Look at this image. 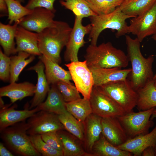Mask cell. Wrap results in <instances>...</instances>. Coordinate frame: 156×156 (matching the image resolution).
<instances>
[{
    "instance_id": "1",
    "label": "cell",
    "mask_w": 156,
    "mask_h": 156,
    "mask_svg": "<svg viewBox=\"0 0 156 156\" xmlns=\"http://www.w3.org/2000/svg\"><path fill=\"white\" fill-rule=\"evenodd\" d=\"M72 29L66 22L55 21L51 26L38 33V48L41 55L60 64L61 52L67 43Z\"/></svg>"
},
{
    "instance_id": "2",
    "label": "cell",
    "mask_w": 156,
    "mask_h": 156,
    "mask_svg": "<svg viewBox=\"0 0 156 156\" xmlns=\"http://www.w3.org/2000/svg\"><path fill=\"white\" fill-rule=\"evenodd\" d=\"M127 56L131 65L129 80L133 89L137 91L143 87L149 80L153 79L152 69L154 56L151 55L145 58L140 49V43L137 38L125 36Z\"/></svg>"
},
{
    "instance_id": "3",
    "label": "cell",
    "mask_w": 156,
    "mask_h": 156,
    "mask_svg": "<svg viewBox=\"0 0 156 156\" xmlns=\"http://www.w3.org/2000/svg\"><path fill=\"white\" fill-rule=\"evenodd\" d=\"M84 58L89 68H122L127 67L129 62L124 52L114 47L109 42L98 46L89 45Z\"/></svg>"
},
{
    "instance_id": "4",
    "label": "cell",
    "mask_w": 156,
    "mask_h": 156,
    "mask_svg": "<svg viewBox=\"0 0 156 156\" xmlns=\"http://www.w3.org/2000/svg\"><path fill=\"white\" fill-rule=\"evenodd\" d=\"M133 17L124 13L119 6L110 13L89 17L92 26L88 37L90 44L96 45L101 33L107 29L116 30V36L117 38L128 33V25L126 20Z\"/></svg>"
},
{
    "instance_id": "5",
    "label": "cell",
    "mask_w": 156,
    "mask_h": 156,
    "mask_svg": "<svg viewBox=\"0 0 156 156\" xmlns=\"http://www.w3.org/2000/svg\"><path fill=\"white\" fill-rule=\"evenodd\" d=\"M25 120L10 126L0 131L5 146L15 153L23 156H40L33 146L27 131Z\"/></svg>"
},
{
    "instance_id": "6",
    "label": "cell",
    "mask_w": 156,
    "mask_h": 156,
    "mask_svg": "<svg viewBox=\"0 0 156 156\" xmlns=\"http://www.w3.org/2000/svg\"><path fill=\"white\" fill-rule=\"evenodd\" d=\"M98 87L117 102L126 113L133 111L136 106L138 96L127 79L111 82Z\"/></svg>"
},
{
    "instance_id": "7",
    "label": "cell",
    "mask_w": 156,
    "mask_h": 156,
    "mask_svg": "<svg viewBox=\"0 0 156 156\" xmlns=\"http://www.w3.org/2000/svg\"><path fill=\"white\" fill-rule=\"evenodd\" d=\"M155 108L136 112L132 111L117 117L128 139L149 133V129L154 125L150 118Z\"/></svg>"
},
{
    "instance_id": "8",
    "label": "cell",
    "mask_w": 156,
    "mask_h": 156,
    "mask_svg": "<svg viewBox=\"0 0 156 156\" xmlns=\"http://www.w3.org/2000/svg\"><path fill=\"white\" fill-rule=\"evenodd\" d=\"M89 100L92 113L101 118L118 117L126 113L117 102L98 87L93 86Z\"/></svg>"
},
{
    "instance_id": "9",
    "label": "cell",
    "mask_w": 156,
    "mask_h": 156,
    "mask_svg": "<svg viewBox=\"0 0 156 156\" xmlns=\"http://www.w3.org/2000/svg\"><path fill=\"white\" fill-rule=\"evenodd\" d=\"M27 132L29 135H40L65 129L58 115L40 110L28 118Z\"/></svg>"
},
{
    "instance_id": "10",
    "label": "cell",
    "mask_w": 156,
    "mask_h": 156,
    "mask_svg": "<svg viewBox=\"0 0 156 156\" xmlns=\"http://www.w3.org/2000/svg\"><path fill=\"white\" fill-rule=\"evenodd\" d=\"M65 65L68 68L78 91L83 98L89 99L94 81L92 73L86 61L71 62Z\"/></svg>"
},
{
    "instance_id": "11",
    "label": "cell",
    "mask_w": 156,
    "mask_h": 156,
    "mask_svg": "<svg viewBox=\"0 0 156 156\" xmlns=\"http://www.w3.org/2000/svg\"><path fill=\"white\" fill-rule=\"evenodd\" d=\"M128 32L135 35L140 42L147 37L156 34V2L147 12L131 19Z\"/></svg>"
},
{
    "instance_id": "12",
    "label": "cell",
    "mask_w": 156,
    "mask_h": 156,
    "mask_svg": "<svg viewBox=\"0 0 156 156\" xmlns=\"http://www.w3.org/2000/svg\"><path fill=\"white\" fill-rule=\"evenodd\" d=\"M83 18L75 16L74 26L66 46L64 58L66 62H75L78 60V53L79 49L83 47L86 42L85 36L89 34L92 28L90 24L86 26L82 24Z\"/></svg>"
},
{
    "instance_id": "13",
    "label": "cell",
    "mask_w": 156,
    "mask_h": 156,
    "mask_svg": "<svg viewBox=\"0 0 156 156\" xmlns=\"http://www.w3.org/2000/svg\"><path fill=\"white\" fill-rule=\"evenodd\" d=\"M55 16V13L50 10L43 8H36L32 10L31 13L22 18L19 25L39 33L53 24Z\"/></svg>"
},
{
    "instance_id": "14",
    "label": "cell",
    "mask_w": 156,
    "mask_h": 156,
    "mask_svg": "<svg viewBox=\"0 0 156 156\" xmlns=\"http://www.w3.org/2000/svg\"><path fill=\"white\" fill-rule=\"evenodd\" d=\"M12 103L5 105L0 110V131L5 129L19 122L25 120L40 110L38 106L31 109L27 105L23 110L15 109L17 105Z\"/></svg>"
},
{
    "instance_id": "15",
    "label": "cell",
    "mask_w": 156,
    "mask_h": 156,
    "mask_svg": "<svg viewBox=\"0 0 156 156\" xmlns=\"http://www.w3.org/2000/svg\"><path fill=\"white\" fill-rule=\"evenodd\" d=\"M102 134L111 143L117 146L128 139L127 133L117 117L102 118Z\"/></svg>"
},
{
    "instance_id": "16",
    "label": "cell",
    "mask_w": 156,
    "mask_h": 156,
    "mask_svg": "<svg viewBox=\"0 0 156 156\" xmlns=\"http://www.w3.org/2000/svg\"><path fill=\"white\" fill-rule=\"evenodd\" d=\"M38 33L28 30L19 25L15 36L17 53L23 51L31 55H41L38 48Z\"/></svg>"
},
{
    "instance_id": "17",
    "label": "cell",
    "mask_w": 156,
    "mask_h": 156,
    "mask_svg": "<svg viewBox=\"0 0 156 156\" xmlns=\"http://www.w3.org/2000/svg\"><path fill=\"white\" fill-rule=\"evenodd\" d=\"M156 143V125L150 132L128 139L123 144L116 146L134 156H140L145 149L149 146L154 147Z\"/></svg>"
},
{
    "instance_id": "18",
    "label": "cell",
    "mask_w": 156,
    "mask_h": 156,
    "mask_svg": "<svg viewBox=\"0 0 156 156\" xmlns=\"http://www.w3.org/2000/svg\"><path fill=\"white\" fill-rule=\"evenodd\" d=\"M94 81V86L98 87L111 82L127 79L131 71V68H89Z\"/></svg>"
},
{
    "instance_id": "19",
    "label": "cell",
    "mask_w": 156,
    "mask_h": 156,
    "mask_svg": "<svg viewBox=\"0 0 156 156\" xmlns=\"http://www.w3.org/2000/svg\"><path fill=\"white\" fill-rule=\"evenodd\" d=\"M28 70L35 71L37 75L35 92L30 102V104L29 106V108L31 109L44 101L50 87L45 74L44 65L41 60H39L35 65L30 67Z\"/></svg>"
},
{
    "instance_id": "20",
    "label": "cell",
    "mask_w": 156,
    "mask_h": 156,
    "mask_svg": "<svg viewBox=\"0 0 156 156\" xmlns=\"http://www.w3.org/2000/svg\"><path fill=\"white\" fill-rule=\"evenodd\" d=\"M36 86L30 82L25 81L20 83H10L0 88V97H7L13 104L17 101L34 95Z\"/></svg>"
},
{
    "instance_id": "21",
    "label": "cell",
    "mask_w": 156,
    "mask_h": 156,
    "mask_svg": "<svg viewBox=\"0 0 156 156\" xmlns=\"http://www.w3.org/2000/svg\"><path fill=\"white\" fill-rule=\"evenodd\" d=\"M39 58L44 65L45 74L49 85L56 84L60 81L73 84L70 81L72 79L69 70H65L59 64L42 55L39 56Z\"/></svg>"
},
{
    "instance_id": "22",
    "label": "cell",
    "mask_w": 156,
    "mask_h": 156,
    "mask_svg": "<svg viewBox=\"0 0 156 156\" xmlns=\"http://www.w3.org/2000/svg\"><path fill=\"white\" fill-rule=\"evenodd\" d=\"M101 119V117L92 113L83 123L84 140L86 148L90 151H92L94 145L102 133Z\"/></svg>"
},
{
    "instance_id": "23",
    "label": "cell",
    "mask_w": 156,
    "mask_h": 156,
    "mask_svg": "<svg viewBox=\"0 0 156 156\" xmlns=\"http://www.w3.org/2000/svg\"><path fill=\"white\" fill-rule=\"evenodd\" d=\"M66 103L56 84H53L51 85L45 101L38 106L40 111H46L59 115L67 111Z\"/></svg>"
},
{
    "instance_id": "24",
    "label": "cell",
    "mask_w": 156,
    "mask_h": 156,
    "mask_svg": "<svg viewBox=\"0 0 156 156\" xmlns=\"http://www.w3.org/2000/svg\"><path fill=\"white\" fill-rule=\"evenodd\" d=\"M21 19L14 22L12 25L0 23V44L3 53L8 56L17 53L14 39L17 28Z\"/></svg>"
},
{
    "instance_id": "25",
    "label": "cell",
    "mask_w": 156,
    "mask_h": 156,
    "mask_svg": "<svg viewBox=\"0 0 156 156\" xmlns=\"http://www.w3.org/2000/svg\"><path fill=\"white\" fill-rule=\"evenodd\" d=\"M154 83L153 79L150 80L136 91L138 98L136 106L139 111L156 107V89Z\"/></svg>"
},
{
    "instance_id": "26",
    "label": "cell",
    "mask_w": 156,
    "mask_h": 156,
    "mask_svg": "<svg viewBox=\"0 0 156 156\" xmlns=\"http://www.w3.org/2000/svg\"><path fill=\"white\" fill-rule=\"evenodd\" d=\"M91 153L94 156H131L133 154L121 150L109 142L101 133L94 145Z\"/></svg>"
},
{
    "instance_id": "27",
    "label": "cell",
    "mask_w": 156,
    "mask_h": 156,
    "mask_svg": "<svg viewBox=\"0 0 156 156\" xmlns=\"http://www.w3.org/2000/svg\"><path fill=\"white\" fill-rule=\"evenodd\" d=\"M61 142L63 156H90L85 152L73 137L64 130L57 131Z\"/></svg>"
},
{
    "instance_id": "28",
    "label": "cell",
    "mask_w": 156,
    "mask_h": 156,
    "mask_svg": "<svg viewBox=\"0 0 156 156\" xmlns=\"http://www.w3.org/2000/svg\"><path fill=\"white\" fill-rule=\"evenodd\" d=\"M35 55L27 53L21 51L18 54L13 55L10 58V82H16L23 69L35 59Z\"/></svg>"
},
{
    "instance_id": "29",
    "label": "cell",
    "mask_w": 156,
    "mask_h": 156,
    "mask_svg": "<svg viewBox=\"0 0 156 156\" xmlns=\"http://www.w3.org/2000/svg\"><path fill=\"white\" fill-rule=\"evenodd\" d=\"M66 106L67 111L83 124L92 113L89 99L83 98L66 102Z\"/></svg>"
},
{
    "instance_id": "30",
    "label": "cell",
    "mask_w": 156,
    "mask_h": 156,
    "mask_svg": "<svg viewBox=\"0 0 156 156\" xmlns=\"http://www.w3.org/2000/svg\"><path fill=\"white\" fill-rule=\"evenodd\" d=\"M156 2V0H128L119 7L124 13L134 17L147 12Z\"/></svg>"
},
{
    "instance_id": "31",
    "label": "cell",
    "mask_w": 156,
    "mask_h": 156,
    "mask_svg": "<svg viewBox=\"0 0 156 156\" xmlns=\"http://www.w3.org/2000/svg\"><path fill=\"white\" fill-rule=\"evenodd\" d=\"M58 116L65 129L80 140H84V129L82 123L67 111Z\"/></svg>"
},
{
    "instance_id": "32",
    "label": "cell",
    "mask_w": 156,
    "mask_h": 156,
    "mask_svg": "<svg viewBox=\"0 0 156 156\" xmlns=\"http://www.w3.org/2000/svg\"><path fill=\"white\" fill-rule=\"evenodd\" d=\"M125 0H85L97 15L106 14L114 11Z\"/></svg>"
},
{
    "instance_id": "33",
    "label": "cell",
    "mask_w": 156,
    "mask_h": 156,
    "mask_svg": "<svg viewBox=\"0 0 156 156\" xmlns=\"http://www.w3.org/2000/svg\"><path fill=\"white\" fill-rule=\"evenodd\" d=\"M60 3L65 8L71 11L75 16L83 18L96 15L85 0H63Z\"/></svg>"
},
{
    "instance_id": "34",
    "label": "cell",
    "mask_w": 156,
    "mask_h": 156,
    "mask_svg": "<svg viewBox=\"0 0 156 156\" xmlns=\"http://www.w3.org/2000/svg\"><path fill=\"white\" fill-rule=\"evenodd\" d=\"M7 4L8 19L9 23L19 21L22 18L31 13L30 10L23 6L18 0H5Z\"/></svg>"
},
{
    "instance_id": "35",
    "label": "cell",
    "mask_w": 156,
    "mask_h": 156,
    "mask_svg": "<svg viewBox=\"0 0 156 156\" xmlns=\"http://www.w3.org/2000/svg\"><path fill=\"white\" fill-rule=\"evenodd\" d=\"M29 137L33 146L41 155L63 156L62 152L58 151L49 146L42 140L41 135H29Z\"/></svg>"
},
{
    "instance_id": "36",
    "label": "cell",
    "mask_w": 156,
    "mask_h": 156,
    "mask_svg": "<svg viewBox=\"0 0 156 156\" xmlns=\"http://www.w3.org/2000/svg\"><path fill=\"white\" fill-rule=\"evenodd\" d=\"M56 84L66 102H71L81 98L79 92L73 84L60 81Z\"/></svg>"
},
{
    "instance_id": "37",
    "label": "cell",
    "mask_w": 156,
    "mask_h": 156,
    "mask_svg": "<svg viewBox=\"0 0 156 156\" xmlns=\"http://www.w3.org/2000/svg\"><path fill=\"white\" fill-rule=\"evenodd\" d=\"M10 58L0 49V79L4 82L10 81Z\"/></svg>"
},
{
    "instance_id": "38",
    "label": "cell",
    "mask_w": 156,
    "mask_h": 156,
    "mask_svg": "<svg viewBox=\"0 0 156 156\" xmlns=\"http://www.w3.org/2000/svg\"><path fill=\"white\" fill-rule=\"evenodd\" d=\"M41 136L42 140L50 146L63 152L62 144L57 132H49L42 134Z\"/></svg>"
},
{
    "instance_id": "39",
    "label": "cell",
    "mask_w": 156,
    "mask_h": 156,
    "mask_svg": "<svg viewBox=\"0 0 156 156\" xmlns=\"http://www.w3.org/2000/svg\"><path fill=\"white\" fill-rule=\"evenodd\" d=\"M56 0H28L25 7L30 10H32L37 7L43 8L55 13L56 10L54 7L53 4Z\"/></svg>"
},
{
    "instance_id": "40",
    "label": "cell",
    "mask_w": 156,
    "mask_h": 156,
    "mask_svg": "<svg viewBox=\"0 0 156 156\" xmlns=\"http://www.w3.org/2000/svg\"><path fill=\"white\" fill-rule=\"evenodd\" d=\"M0 12L1 17L8 16V7L5 0H0Z\"/></svg>"
},
{
    "instance_id": "41",
    "label": "cell",
    "mask_w": 156,
    "mask_h": 156,
    "mask_svg": "<svg viewBox=\"0 0 156 156\" xmlns=\"http://www.w3.org/2000/svg\"><path fill=\"white\" fill-rule=\"evenodd\" d=\"M14 155L6 147L3 143H0V156H13Z\"/></svg>"
},
{
    "instance_id": "42",
    "label": "cell",
    "mask_w": 156,
    "mask_h": 156,
    "mask_svg": "<svg viewBox=\"0 0 156 156\" xmlns=\"http://www.w3.org/2000/svg\"><path fill=\"white\" fill-rule=\"evenodd\" d=\"M142 156H156L153 147L149 146L145 149L142 152Z\"/></svg>"
},
{
    "instance_id": "43",
    "label": "cell",
    "mask_w": 156,
    "mask_h": 156,
    "mask_svg": "<svg viewBox=\"0 0 156 156\" xmlns=\"http://www.w3.org/2000/svg\"><path fill=\"white\" fill-rule=\"evenodd\" d=\"M155 118H156V107H155L151 116L150 119L153 120Z\"/></svg>"
},
{
    "instance_id": "44",
    "label": "cell",
    "mask_w": 156,
    "mask_h": 156,
    "mask_svg": "<svg viewBox=\"0 0 156 156\" xmlns=\"http://www.w3.org/2000/svg\"><path fill=\"white\" fill-rule=\"evenodd\" d=\"M5 105L4 104V102L2 99V97H0V109L3 107Z\"/></svg>"
},
{
    "instance_id": "45",
    "label": "cell",
    "mask_w": 156,
    "mask_h": 156,
    "mask_svg": "<svg viewBox=\"0 0 156 156\" xmlns=\"http://www.w3.org/2000/svg\"><path fill=\"white\" fill-rule=\"evenodd\" d=\"M152 38L156 42V34L153 35ZM156 79V73L154 75L153 79L154 80Z\"/></svg>"
},
{
    "instance_id": "46",
    "label": "cell",
    "mask_w": 156,
    "mask_h": 156,
    "mask_svg": "<svg viewBox=\"0 0 156 156\" xmlns=\"http://www.w3.org/2000/svg\"><path fill=\"white\" fill-rule=\"evenodd\" d=\"M154 86L156 89V79L154 80Z\"/></svg>"
},
{
    "instance_id": "47",
    "label": "cell",
    "mask_w": 156,
    "mask_h": 156,
    "mask_svg": "<svg viewBox=\"0 0 156 156\" xmlns=\"http://www.w3.org/2000/svg\"><path fill=\"white\" fill-rule=\"evenodd\" d=\"M154 149L155 153V156H156V143L155 146L154 147Z\"/></svg>"
},
{
    "instance_id": "48",
    "label": "cell",
    "mask_w": 156,
    "mask_h": 156,
    "mask_svg": "<svg viewBox=\"0 0 156 156\" xmlns=\"http://www.w3.org/2000/svg\"><path fill=\"white\" fill-rule=\"evenodd\" d=\"M21 2H24V0H18Z\"/></svg>"
},
{
    "instance_id": "49",
    "label": "cell",
    "mask_w": 156,
    "mask_h": 156,
    "mask_svg": "<svg viewBox=\"0 0 156 156\" xmlns=\"http://www.w3.org/2000/svg\"><path fill=\"white\" fill-rule=\"evenodd\" d=\"M127 0H125V1H127Z\"/></svg>"
}]
</instances>
